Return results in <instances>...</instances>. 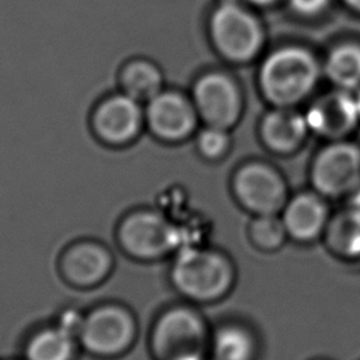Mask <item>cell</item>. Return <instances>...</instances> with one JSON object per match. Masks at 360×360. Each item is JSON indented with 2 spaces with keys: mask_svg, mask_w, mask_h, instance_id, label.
Here are the masks:
<instances>
[{
  "mask_svg": "<svg viewBox=\"0 0 360 360\" xmlns=\"http://www.w3.org/2000/svg\"><path fill=\"white\" fill-rule=\"evenodd\" d=\"M248 239L260 252L271 253L280 250L288 239L280 214L253 215L248 225Z\"/></svg>",
  "mask_w": 360,
  "mask_h": 360,
  "instance_id": "21",
  "label": "cell"
},
{
  "mask_svg": "<svg viewBox=\"0 0 360 360\" xmlns=\"http://www.w3.org/2000/svg\"><path fill=\"white\" fill-rule=\"evenodd\" d=\"M314 360H330V359H323V357H319V359H314Z\"/></svg>",
  "mask_w": 360,
  "mask_h": 360,
  "instance_id": "29",
  "label": "cell"
},
{
  "mask_svg": "<svg viewBox=\"0 0 360 360\" xmlns=\"http://www.w3.org/2000/svg\"><path fill=\"white\" fill-rule=\"evenodd\" d=\"M326 75L342 89H353L360 84V46L343 44L336 46L328 56Z\"/></svg>",
  "mask_w": 360,
  "mask_h": 360,
  "instance_id": "20",
  "label": "cell"
},
{
  "mask_svg": "<svg viewBox=\"0 0 360 360\" xmlns=\"http://www.w3.org/2000/svg\"><path fill=\"white\" fill-rule=\"evenodd\" d=\"M198 112L191 96L163 89L145 103V125L159 141L179 143L197 132Z\"/></svg>",
  "mask_w": 360,
  "mask_h": 360,
  "instance_id": "9",
  "label": "cell"
},
{
  "mask_svg": "<svg viewBox=\"0 0 360 360\" xmlns=\"http://www.w3.org/2000/svg\"><path fill=\"white\" fill-rule=\"evenodd\" d=\"M309 131L304 114L291 107H277L263 117L259 136L269 152L278 156H290L300 150Z\"/></svg>",
  "mask_w": 360,
  "mask_h": 360,
  "instance_id": "15",
  "label": "cell"
},
{
  "mask_svg": "<svg viewBox=\"0 0 360 360\" xmlns=\"http://www.w3.org/2000/svg\"><path fill=\"white\" fill-rule=\"evenodd\" d=\"M318 80L314 56L300 46H284L270 53L259 73L264 97L276 107H292L307 97Z\"/></svg>",
  "mask_w": 360,
  "mask_h": 360,
  "instance_id": "4",
  "label": "cell"
},
{
  "mask_svg": "<svg viewBox=\"0 0 360 360\" xmlns=\"http://www.w3.org/2000/svg\"><path fill=\"white\" fill-rule=\"evenodd\" d=\"M259 350L257 335L242 322H224L211 330V360H257Z\"/></svg>",
  "mask_w": 360,
  "mask_h": 360,
  "instance_id": "17",
  "label": "cell"
},
{
  "mask_svg": "<svg viewBox=\"0 0 360 360\" xmlns=\"http://www.w3.org/2000/svg\"><path fill=\"white\" fill-rule=\"evenodd\" d=\"M322 240L339 260H360V208L347 204L330 214Z\"/></svg>",
  "mask_w": 360,
  "mask_h": 360,
  "instance_id": "16",
  "label": "cell"
},
{
  "mask_svg": "<svg viewBox=\"0 0 360 360\" xmlns=\"http://www.w3.org/2000/svg\"><path fill=\"white\" fill-rule=\"evenodd\" d=\"M354 98H356V104H357V110H359V115H360V91L357 93V96Z\"/></svg>",
  "mask_w": 360,
  "mask_h": 360,
  "instance_id": "28",
  "label": "cell"
},
{
  "mask_svg": "<svg viewBox=\"0 0 360 360\" xmlns=\"http://www.w3.org/2000/svg\"><path fill=\"white\" fill-rule=\"evenodd\" d=\"M200 120L207 125L232 128L242 114V96L236 83L222 72L201 75L191 89Z\"/></svg>",
  "mask_w": 360,
  "mask_h": 360,
  "instance_id": "11",
  "label": "cell"
},
{
  "mask_svg": "<svg viewBox=\"0 0 360 360\" xmlns=\"http://www.w3.org/2000/svg\"><path fill=\"white\" fill-rule=\"evenodd\" d=\"M329 0H290L291 7L302 15L319 14L328 6Z\"/></svg>",
  "mask_w": 360,
  "mask_h": 360,
  "instance_id": "24",
  "label": "cell"
},
{
  "mask_svg": "<svg viewBox=\"0 0 360 360\" xmlns=\"http://www.w3.org/2000/svg\"><path fill=\"white\" fill-rule=\"evenodd\" d=\"M121 91L141 103H146L165 89L162 69L150 59L134 58L125 62L120 70Z\"/></svg>",
  "mask_w": 360,
  "mask_h": 360,
  "instance_id": "19",
  "label": "cell"
},
{
  "mask_svg": "<svg viewBox=\"0 0 360 360\" xmlns=\"http://www.w3.org/2000/svg\"><path fill=\"white\" fill-rule=\"evenodd\" d=\"M75 335L56 323L38 328L24 345V360H75L79 349Z\"/></svg>",
  "mask_w": 360,
  "mask_h": 360,
  "instance_id": "18",
  "label": "cell"
},
{
  "mask_svg": "<svg viewBox=\"0 0 360 360\" xmlns=\"http://www.w3.org/2000/svg\"><path fill=\"white\" fill-rule=\"evenodd\" d=\"M305 117L309 129L328 141L346 139L360 122L356 98L346 91H333L318 98Z\"/></svg>",
  "mask_w": 360,
  "mask_h": 360,
  "instance_id": "14",
  "label": "cell"
},
{
  "mask_svg": "<svg viewBox=\"0 0 360 360\" xmlns=\"http://www.w3.org/2000/svg\"><path fill=\"white\" fill-rule=\"evenodd\" d=\"M231 191L240 208L252 215L280 214L291 195L285 176L264 160L238 166L231 177Z\"/></svg>",
  "mask_w": 360,
  "mask_h": 360,
  "instance_id": "7",
  "label": "cell"
},
{
  "mask_svg": "<svg viewBox=\"0 0 360 360\" xmlns=\"http://www.w3.org/2000/svg\"><path fill=\"white\" fill-rule=\"evenodd\" d=\"M211 329L202 314L187 304L162 311L150 329L155 360H208Z\"/></svg>",
  "mask_w": 360,
  "mask_h": 360,
  "instance_id": "3",
  "label": "cell"
},
{
  "mask_svg": "<svg viewBox=\"0 0 360 360\" xmlns=\"http://www.w3.org/2000/svg\"><path fill=\"white\" fill-rule=\"evenodd\" d=\"M245 1H249V3H252V4H256V6H266V4L274 3L276 0H245Z\"/></svg>",
  "mask_w": 360,
  "mask_h": 360,
  "instance_id": "27",
  "label": "cell"
},
{
  "mask_svg": "<svg viewBox=\"0 0 360 360\" xmlns=\"http://www.w3.org/2000/svg\"><path fill=\"white\" fill-rule=\"evenodd\" d=\"M345 3H346L349 7H352V8L357 10V11H360V0H345Z\"/></svg>",
  "mask_w": 360,
  "mask_h": 360,
  "instance_id": "26",
  "label": "cell"
},
{
  "mask_svg": "<svg viewBox=\"0 0 360 360\" xmlns=\"http://www.w3.org/2000/svg\"><path fill=\"white\" fill-rule=\"evenodd\" d=\"M328 201L314 188L290 195L280 212L288 239L300 245L322 239L332 214Z\"/></svg>",
  "mask_w": 360,
  "mask_h": 360,
  "instance_id": "13",
  "label": "cell"
},
{
  "mask_svg": "<svg viewBox=\"0 0 360 360\" xmlns=\"http://www.w3.org/2000/svg\"><path fill=\"white\" fill-rule=\"evenodd\" d=\"M349 204H353V205L360 208V188L349 198Z\"/></svg>",
  "mask_w": 360,
  "mask_h": 360,
  "instance_id": "25",
  "label": "cell"
},
{
  "mask_svg": "<svg viewBox=\"0 0 360 360\" xmlns=\"http://www.w3.org/2000/svg\"><path fill=\"white\" fill-rule=\"evenodd\" d=\"M208 30L215 49L232 62L252 59L263 42L257 20L235 1H222L212 10Z\"/></svg>",
  "mask_w": 360,
  "mask_h": 360,
  "instance_id": "8",
  "label": "cell"
},
{
  "mask_svg": "<svg viewBox=\"0 0 360 360\" xmlns=\"http://www.w3.org/2000/svg\"><path fill=\"white\" fill-rule=\"evenodd\" d=\"M114 269V256L101 242L83 239L70 243L59 259V271L66 283L89 288L103 283Z\"/></svg>",
  "mask_w": 360,
  "mask_h": 360,
  "instance_id": "12",
  "label": "cell"
},
{
  "mask_svg": "<svg viewBox=\"0 0 360 360\" xmlns=\"http://www.w3.org/2000/svg\"><path fill=\"white\" fill-rule=\"evenodd\" d=\"M22 360H24V359H22Z\"/></svg>",
  "mask_w": 360,
  "mask_h": 360,
  "instance_id": "30",
  "label": "cell"
},
{
  "mask_svg": "<svg viewBox=\"0 0 360 360\" xmlns=\"http://www.w3.org/2000/svg\"><path fill=\"white\" fill-rule=\"evenodd\" d=\"M311 188L328 200L350 198L360 188V146L347 139L328 141L312 158Z\"/></svg>",
  "mask_w": 360,
  "mask_h": 360,
  "instance_id": "6",
  "label": "cell"
},
{
  "mask_svg": "<svg viewBox=\"0 0 360 360\" xmlns=\"http://www.w3.org/2000/svg\"><path fill=\"white\" fill-rule=\"evenodd\" d=\"M190 235L187 226L152 208H138L125 214L117 226V242L122 252L142 262L159 260L188 245H198L200 242Z\"/></svg>",
  "mask_w": 360,
  "mask_h": 360,
  "instance_id": "2",
  "label": "cell"
},
{
  "mask_svg": "<svg viewBox=\"0 0 360 360\" xmlns=\"http://www.w3.org/2000/svg\"><path fill=\"white\" fill-rule=\"evenodd\" d=\"M232 146L229 129L215 125H207L195 132V148L198 153L210 162L224 159Z\"/></svg>",
  "mask_w": 360,
  "mask_h": 360,
  "instance_id": "22",
  "label": "cell"
},
{
  "mask_svg": "<svg viewBox=\"0 0 360 360\" xmlns=\"http://www.w3.org/2000/svg\"><path fill=\"white\" fill-rule=\"evenodd\" d=\"M91 129L104 145L120 148L134 142L145 125V105L120 91L103 98L91 112Z\"/></svg>",
  "mask_w": 360,
  "mask_h": 360,
  "instance_id": "10",
  "label": "cell"
},
{
  "mask_svg": "<svg viewBox=\"0 0 360 360\" xmlns=\"http://www.w3.org/2000/svg\"><path fill=\"white\" fill-rule=\"evenodd\" d=\"M170 283L190 302L211 304L226 297L236 283V267L222 250L188 245L173 255Z\"/></svg>",
  "mask_w": 360,
  "mask_h": 360,
  "instance_id": "1",
  "label": "cell"
},
{
  "mask_svg": "<svg viewBox=\"0 0 360 360\" xmlns=\"http://www.w3.org/2000/svg\"><path fill=\"white\" fill-rule=\"evenodd\" d=\"M84 315L86 314L82 312L79 308L66 307L58 314L55 323L58 326H60L62 329H65L66 332H69V333H72L77 338L79 330H80V328L83 325V321H84Z\"/></svg>",
  "mask_w": 360,
  "mask_h": 360,
  "instance_id": "23",
  "label": "cell"
},
{
  "mask_svg": "<svg viewBox=\"0 0 360 360\" xmlns=\"http://www.w3.org/2000/svg\"><path fill=\"white\" fill-rule=\"evenodd\" d=\"M138 335L135 315L117 302L94 307L84 315L79 330V346L100 359H112L131 349Z\"/></svg>",
  "mask_w": 360,
  "mask_h": 360,
  "instance_id": "5",
  "label": "cell"
}]
</instances>
